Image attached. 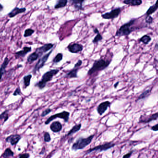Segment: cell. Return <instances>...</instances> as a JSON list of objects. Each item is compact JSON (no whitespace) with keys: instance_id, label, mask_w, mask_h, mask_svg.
Instances as JSON below:
<instances>
[{"instance_id":"obj_1","label":"cell","mask_w":158,"mask_h":158,"mask_svg":"<svg viewBox=\"0 0 158 158\" xmlns=\"http://www.w3.org/2000/svg\"><path fill=\"white\" fill-rule=\"evenodd\" d=\"M136 21V19H132L129 22L122 25L116 31V36L122 37L129 35L132 32L136 30L135 27H132Z\"/></svg>"},{"instance_id":"obj_2","label":"cell","mask_w":158,"mask_h":158,"mask_svg":"<svg viewBox=\"0 0 158 158\" xmlns=\"http://www.w3.org/2000/svg\"><path fill=\"white\" fill-rule=\"evenodd\" d=\"M59 71L58 69H55L50 70L44 73L42 76L41 80L37 82L35 86L38 87L40 89H42L45 87L46 84L48 82H50L52 79L53 77Z\"/></svg>"},{"instance_id":"obj_3","label":"cell","mask_w":158,"mask_h":158,"mask_svg":"<svg viewBox=\"0 0 158 158\" xmlns=\"http://www.w3.org/2000/svg\"><path fill=\"white\" fill-rule=\"evenodd\" d=\"M94 137V135H92L87 138L79 137L77 139L76 141L73 144L72 150L74 151H77L79 150L83 149L92 143Z\"/></svg>"},{"instance_id":"obj_4","label":"cell","mask_w":158,"mask_h":158,"mask_svg":"<svg viewBox=\"0 0 158 158\" xmlns=\"http://www.w3.org/2000/svg\"><path fill=\"white\" fill-rule=\"evenodd\" d=\"M111 61L105 60L102 59L96 60L93 63V65L91 68L88 70L87 74L91 76L92 74L97 72L106 69L110 65Z\"/></svg>"},{"instance_id":"obj_5","label":"cell","mask_w":158,"mask_h":158,"mask_svg":"<svg viewBox=\"0 0 158 158\" xmlns=\"http://www.w3.org/2000/svg\"><path fill=\"white\" fill-rule=\"evenodd\" d=\"M115 145L116 144L114 143H105L103 144L97 146L96 147H93V148L87 150L85 155H87V154L92 153V152L100 153V152H103V151H107L108 150L110 149L111 148H113L114 146H115Z\"/></svg>"},{"instance_id":"obj_6","label":"cell","mask_w":158,"mask_h":158,"mask_svg":"<svg viewBox=\"0 0 158 158\" xmlns=\"http://www.w3.org/2000/svg\"><path fill=\"white\" fill-rule=\"evenodd\" d=\"M69 115H70V113L67 111H63L60 113L55 114L54 115L51 116L46 120V121L45 122V125H49L51 121H52L53 120L57 118L63 119L64 120L65 122H68L69 120Z\"/></svg>"},{"instance_id":"obj_7","label":"cell","mask_w":158,"mask_h":158,"mask_svg":"<svg viewBox=\"0 0 158 158\" xmlns=\"http://www.w3.org/2000/svg\"><path fill=\"white\" fill-rule=\"evenodd\" d=\"M52 52V50H51L48 53L46 54H45V55H44L43 57L40 58L39 59V61L37 62L35 66L33 69V73L35 74L37 72L39 71L40 69L44 66V65H45V63L47 62V60L49 58Z\"/></svg>"},{"instance_id":"obj_8","label":"cell","mask_w":158,"mask_h":158,"mask_svg":"<svg viewBox=\"0 0 158 158\" xmlns=\"http://www.w3.org/2000/svg\"><path fill=\"white\" fill-rule=\"evenodd\" d=\"M158 119V112L148 116H141L140 117L139 123L148 124L153 121L156 120Z\"/></svg>"},{"instance_id":"obj_9","label":"cell","mask_w":158,"mask_h":158,"mask_svg":"<svg viewBox=\"0 0 158 158\" xmlns=\"http://www.w3.org/2000/svg\"><path fill=\"white\" fill-rule=\"evenodd\" d=\"M121 12V9L119 7L116 8L111 10V11L108 13H105L102 15V17L103 19L106 20H110L117 18L118 16L120 14Z\"/></svg>"},{"instance_id":"obj_10","label":"cell","mask_w":158,"mask_h":158,"mask_svg":"<svg viewBox=\"0 0 158 158\" xmlns=\"http://www.w3.org/2000/svg\"><path fill=\"white\" fill-rule=\"evenodd\" d=\"M54 44L51 43L46 44L41 47H39L35 50V52L39 55V58L42 56L44 53L47 52V51H49L53 47Z\"/></svg>"},{"instance_id":"obj_11","label":"cell","mask_w":158,"mask_h":158,"mask_svg":"<svg viewBox=\"0 0 158 158\" xmlns=\"http://www.w3.org/2000/svg\"><path fill=\"white\" fill-rule=\"evenodd\" d=\"M21 139V136L19 134L11 135L6 138V141L10 143L12 146H15L17 144Z\"/></svg>"},{"instance_id":"obj_12","label":"cell","mask_w":158,"mask_h":158,"mask_svg":"<svg viewBox=\"0 0 158 158\" xmlns=\"http://www.w3.org/2000/svg\"><path fill=\"white\" fill-rule=\"evenodd\" d=\"M67 48L69 52L72 53H78L82 51L83 46L80 44L74 43L73 44H69Z\"/></svg>"},{"instance_id":"obj_13","label":"cell","mask_w":158,"mask_h":158,"mask_svg":"<svg viewBox=\"0 0 158 158\" xmlns=\"http://www.w3.org/2000/svg\"><path fill=\"white\" fill-rule=\"evenodd\" d=\"M31 51V47H27V46H25V47L23 48L22 50H20V51H17L15 53V58L16 59L20 58H24L27 53L29 52H30Z\"/></svg>"},{"instance_id":"obj_14","label":"cell","mask_w":158,"mask_h":158,"mask_svg":"<svg viewBox=\"0 0 158 158\" xmlns=\"http://www.w3.org/2000/svg\"><path fill=\"white\" fill-rule=\"evenodd\" d=\"M111 106V103L108 101L101 103L97 107V111L100 115H102Z\"/></svg>"},{"instance_id":"obj_15","label":"cell","mask_w":158,"mask_h":158,"mask_svg":"<svg viewBox=\"0 0 158 158\" xmlns=\"http://www.w3.org/2000/svg\"><path fill=\"white\" fill-rule=\"evenodd\" d=\"M26 10L25 7L19 8L18 7H15L8 14V16L10 18H14L19 14L25 13L26 11Z\"/></svg>"},{"instance_id":"obj_16","label":"cell","mask_w":158,"mask_h":158,"mask_svg":"<svg viewBox=\"0 0 158 158\" xmlns=\"http://www.w3.org/2000/svg\"><path fill=\"white\" fill-rule=\"evenodd\" d=\"M9 62L10 59H9L7 56L5 58L4 61L0 67V82L2 80V77L6 73V68L7 67L8 64H9Z\"/></svg>"},{"instance_id":"obj_17","label":"cell","mask_w":158,"mask_h":158,"mask_svg":"<svg viewBox=\"0 0 158 158\" xmlns=\"http://www.w3.org/2000/svg\"><path fill=\"white\" fill-rule=\"evenodd\" d=\"M50 129L54 133H58L62 130L63 125L59 121L54 122L50 125Z\"/></svg>"},{"instance_id":"obj_18","label":"cell","mask_w":158,"mask_h":158,"mask_svg":"<svg viewBox=\"0 0 158 158\" xmlns=\"http://www.w3.org/2000/svg\"><path fill=\"white\" fill-rule=\"evenodd\" d=\"M123 3L131 6H138L143 3L142 0H124Z\"/></svg>"},{"instance_id":"obj_19","label":"cell","mask_w":158,"mask_h":158,"mask_svg":"<svg viewBox=\"0 0 158 158\" xmlns=\"http://www.w3.org/2000/svg\"><path fill=\"white\" fill-rule=\"evenodd\" d=\"M85 0H70V2L72 5L74 6L76 9L78 10H83V3Z\"/></svg>"},{"instance_id":"obj_20","label":"cell","mask_w":158,"mask_h":158,"mask_svg":"<svg viewBox=\"0 0 158 158\" xmlns=\"http://www.w3.org/2000/svg\"><path fill=\"white\" fill-rule=\"evenodd\" d=\"M79 68H74L72 69L68 73L66 74L65 77L68 78H77V73L78 71Z\"/></svg>"},{"instance_id":"obj_21","label":"cell","mask_w":158,"mask_h":158,"mask_svg":"<svg viewBox=\"0 0 158 158\" xmlns=\"http://www.w3.org/2000/svg\"><path fill=\"white\" fill-rule=\"evenodd\" d=\"M39 58V55L35 51L33 53L29 55V56L27 58V63H29V64H31L35 61L38 60Z\"/></svg>"},{"instance_id":"obj_22","label":"cell","mask_w":158,"mask_h":158,"mask_svg":"<svg viewBox=\"0 0 158 158\" xmlns=\"http://www.w3.org/2000/svg\"><path fill=\"white\" fill-rule=\"evenodd\" d=\"M158 9V0H156L155 4L153 5L152 6L150 7L148 9L146 15L147 16L151 15L154 13Z\"/></svg>"},{"instance_id":"obj_23","label":"cell","mask_w":158,"mask_h":158,"mask_svg":"<svg viewBox=\"0 0 158 158\" xmlns=\"http://www.w3.org/2000/svg\"><path fill=\"white\" fill-rule=\"evenodd\" d=\"M82 127V125L81 124H78V125H74L71 130H69V132L67 134L66 136H70V135H73L75 133L78 132L81 130Z\"/></svg>"},{"instance_id":"obj_24","label":"cell","mask_w":158,"mask_h":158,"mask_svg":"<svg viewBox=\"0 0 158 158\" xmlns=\"http://www.w3.org/2000/svg\"><path fill=\"white\" fill-rule=\"evenodd\" d=\"M151 89H148V90H146L144 92L141 93L137 98V100H136V102L140 100H143L146 98H148L149 96L151 94Z\"/></svg>"},{"instance_id":"obj_25","label":"cell","mask_w":158,"mask_h":158,"mask_svg":"<svg viewBox=\"0 0 158 158\" xmlns=\"http://www.w3.org/2000/svg\"><path fill=\"white\" fill-rule=\"evenodd\" d=\"M31 78H32L31 74H28L23 77V83L25 88H27V87H28L30 85Z\"/></svg>"},{"instance_id":"obj_26","label":"cell","mask_w":158,"mask_h":158,"mask_svg":"<svg viewBox=\"0 0 158 158\" xmlns=\"http://www.w3.org/2000/svg\"><path fill=\"white\" fill-rule=\"evenodd\" d=\"M68 0H58V2L55 6V9H58L65 7L67 5Z\"/></svg>"},{"instance_id":"obj_27","label":"cell","mask_w":158,"mask_h":158,"mask_svg":"<svg viewBox=\"0 0 158 158\" xmlns=\"http://www.w3.org/2000/svg\"><path fill=\"white\" fill-rule=\"evenodd\" d=\"M94 32L97 34V35L92 40V43H94V44H96V43H98L99 41L102 40L103 37L100 34V32H99L97 29H95L94 30Z\"/></svg>"},{"instance_id":"obj_28","label":"cell","mask_w":158,"mask_h":158,"mask_svg":"<svg viewBox=\"0 0 158 158\" xmlns=\"http://www.w3.org/2000/svg\"><path fill=\"white\" fill-rule=\"evenodd\" d=\"M14 155V153L9 148L6 149L4 152L2 154V156L4 158H8L10 157H13Z\"/></svg>"},{"instance_id":"obj_29","label":"cell","mask_w":158,"mask_h":158,"mask_svg":"<svg viewBox=\"0 0 158 158\" xmlns=\"http://www.w3.org/2000/svg\"><path fill=\"white\" fill-rule=\"evenodd\" d=\"M151 39H152L150 36L148 35H145L140 39L139 41L140 42L143 43L144 44H148L151 41Z\"/></svg>"},{"instance_id":"obj_30","label":"cell","mask_w":158,"mask_h":158,"mask_svg":"<svg viewBox=\"0 0 158 158\" xmlns=\"http://www.w3.org/2000/svg\"><path fill=\"white\" fill-rule=\"evenodd\" d=\"M9 111L8 110H6L5 111H3L1 115H0V119L2 120L4 119V122H6L7 120L9 119Z\"/></svg>"},{"instance_id":"obj_31","label":"cell","mask_w":158,"mask_h":158,"mask_svg":"<svg viewBox=\"0 0 158 158\" xmlns=\"http://www.w3.org/2000/svg\"><path fill=\"white\" fill-rule=\"evenodd\" d=\"M63 58V54L59 53L56 55V57H55L54 58L53 60V62L54 63H59L62 61Z\"/></svg>"},{"instance_id":"obj_32","label":"cell","mask_w":158,"mask_h":158,"mask_svg":"<svg viewBox=\"0 0 158 158\" xmlns=\"http://www.w3.org/2000/svg\"><path fill=\"white\" fill-rule=\"evenodd\" d=\"M34 30L32 29H27L25 31L24 34V37L25 38H27V37L31 36L34 33Z\"/></svg>"},{"instance_id":"obj_33","label":"cell","mask_w":158,"mask_h":158,"mask_svg":"<svg viewBox=\"0 0 158 158\" xmlns=\"http://www.w3.org/2000/svg\"><path fill=\"white\" fill-rule=\"evenodd\" d=\"M44 141L46 143H49L50 141H51V137H50V134L48 132H46L44 133Z\"/></svg>"},{"instance_id":"obj_34","label":"cell","mask_w":158,"mask_h":158,"mask_svg":"<svg viewBox=\"0 0 158 158\" xmlns=\"http://www.w3.org/2000/svg\"><path fill=\"white\" fill-rule=\"evenodd\" d=\"M154 21V19L151 15L147 16L145 19V21L146 23L149 24H151Z\"/></svg>"},{"instance_id":"obj_35","label":"cell","mask_w":158,"mask_h":158,"mask_svg":"<svg viewBox=\"0 0 158 158\" xmlns=\"http://www.w3.org/2000/svg\"><path fill=\"white\" fill-rule=\"evenodd\" d=\"M51 111H52V110L50 108H48V109H46V110H44V111H43L42 112V114H41V116L42 117H44V116H47V115L50 114L51 112Z\"/></svg>"},{"instance_id":"obj_36","label":"cell","mask_w":158,"mask_h":158,"mask_svg":"<svg viewBox=\"0 0 158 158\" xmlns=\"http://www.w3.org/2000/svg\"><path fill=\"white\" fill-rule=\"evenodd\" d=\"M21 94V92L20 87H18L15 89L13 94V95L15 96H16L20 95Z\"/></svg>"},{"instance_id":"obj_37","label":"cell","mask_w":158,"mask_h":158,"mask_svg":"<svg viewBox=\"0 0 158 158\" xmlns=\"http://www.w3.org/2000/svg\"><path fill=\"white\" fill-rule=\"evenodd\" d=\"M30 155L28 153H25V154H20L19 155V158H29Z\"/></svg>"},{"instance_id":"obj_38","label":"cell","mask_w":158,"mask_h":158,"mask_svg":"<svg viewBox=\"0 0 158 158\" xmlns=\"http://www.w3.org/2000/svg\"><path fill=\"white\" fill-rule=\"evenodd\" d=\"M133 151H131L129 153H127V154H125V155H124L122 157V158H130V157H131L132 154H133Z\"/></svg>"},{"instance_id":"obj_39","label":"cell","mask_w":158,"mask_h":158,"mask_svg":"<svg viewBox=\"0 0 158 158\" xmlns=\"http://www.w3.org/2000/svg\"><path fill=\"white\" fill-rule=\"evenodd\" d=\"M82 60H78L76 63L74 65V68H79L82 65Z\"/></svg>"},{"instance_id":"obj_40","label":"cell","mask_w":158,"mask_h":158,"mask_svg":"<svg viewBox=\"0 0 158 158\" xmlns=\"http://www.w3.org/2000/svg\"><path fill=\"white\" fill-rule=\"evenodd\" d=\"M151 130H153L154 131H158V124L157 125H155L152 126L151 128Z\"/></svg>"},{"instance_id":"obj_41","label":"cell","mask_w":158,"mask_h":158,"mask_svg":"<svg viewBox=\"0 0 158 158\" xmlns=\"http://www.w3.org/2000/svg\"><path fill=\"white\" fill-rule=\"evenodd\" d=\"M3 8L4 7H3V5L0 3V13L3 10Z\"/></svg>"},{"instance_id":"obj_42","label":"cell","mask_w":158,"mask_h":158,"mask_svg":"<svg viewBox=\"0 0 158 158\" xmlns=\"http://www.w3.org/2000/svg\"><path fill=\"white\" fill-rule=\"evenodd\" d=\"M44 152H45V148H43V149L42 150L41 152L39 153V154H44Z\"/></svg>"},{"instance_id":"obj_43","label":"cell","mask_w":158,"mask_h":158,"mask_svg":"<svg viewBox=\"0 0 158 158\" xmlns=\"http://www.w3.org/2000/svg\"><path fill=\"white\" fill-rule=\"evenodd\" d=\"M119 85V82H117L116 83H115V85H114V88H116L117 87V86H118V85Z\"/></svg>"},{"instance_id":"obj_44","label":"cell","mask_w":158,"mask_h":158,"mask_svg":"<svg viewBox=\"0 0 158 158\" xmlns=\"http://www.w3.org/2000/svg\"><path fill=\"white\" fill-rule=\"evenodd\" d=\"M155 48L158 49V44H155Z\"/></svg>"}]
</instances>
